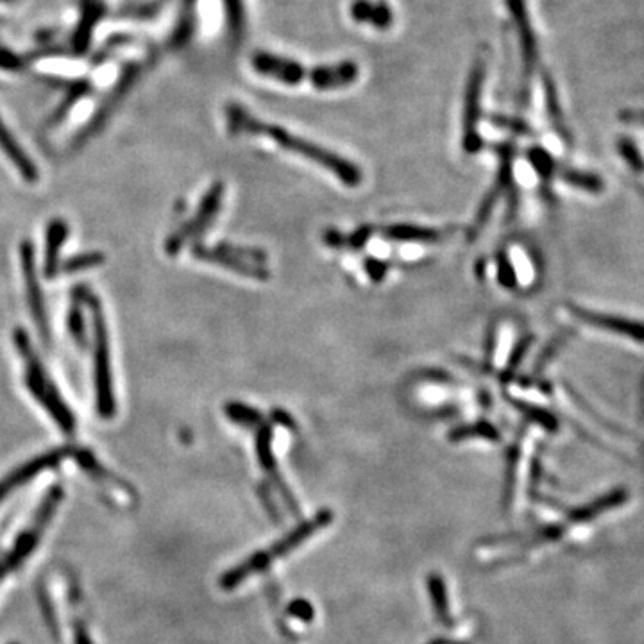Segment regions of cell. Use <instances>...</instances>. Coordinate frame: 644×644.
<instances>
[{
    "mask_svg": "<svg viewBox=\"0 0 644 644\" xmlns=\"http://www.w3.org/2000/svg\"><path fill=\"white\" fill-rule=\"evenodd\" d=\"M228 128L233 135L244 133V135H262L269 136L276 144L287 149L290 153L301 154L306 160L314 161L326 170H330L333 176L346 183L348 187H358L362 183V170L353 165L351 161L340 158L337 154L326 151L324 147L312 144L305 138L290 135L289 131L278 128V126H269L263 124L260 120L253 119L244 108L237 104L228 106Z\"/></svg>",
    "mask_w": 644,
    "mask_h": 644,
    "instance_id": "6da1fadb",
    "label": "cell"
},
{
    "mask_svg": "<svg viewBox=\"0 0 644 644\" xmlns=\"http://www.w3.org/2000/svg\"><path fill=\"white\" fill-rule=\"evenodd\" d=\"M13 339H15L18 353L22 356V362H24L27 390L47 410V414L52 417L54 423L60 426L63 433L74 435L76 433L74 414L65 405V401L61 398V394L56 389L54 382H52L51 376L45 371V367H43L40 358L34 351L29 335L24 330H17L13 335Z\"/></svg>",
    "mask_w": 644,
    "mask_h": 644,
    "instance_id": "7a4b0ae2",
    "label": "cell"
},
{
    "mask_svg": "<svg viewBox=\"0 0 644 644\" xmlns=\"http://www.w3.org/2000/svg\"><path fill=\"white\" fill-rule=\"evenodd\" d=\"M76 301L88 306L94 324V382L97 412L102 419H111L117 412L115 394H113V378H111L110 339L106 319L102 312L101 301L92 290L77 289Z\"/></svg>",
    "mask_w": 644,
    "mask_h": 644,
    "instance_id": "3957f363",
    "label": "cell"
},
{
    "mask_svg": "<svg viewBox=\"0 0 644 644\" xmlns=\"http://www.w3.org/2000/svg\"><path fill=\"white\" fill-rule=\"evenodd\" d=\"M331 521H333V512L331 510H321L310 521L297 526L290 534L280 539L278 543L272 544L269 550L258 551L255 555H251L249 559L244 560L242 564H238L237 568L229 569L228 573H224V577L221 578L222 589L231 591L247 578L253 577V575L260 573L265 568H269L274 560L292 553L301 544L305 543L306 539H310L319 530L331 525Z\"/></svg>",
    "mask_w": 644,
    "mask_h": 644,
    "instance_id": "277c9868",
    "label": "cell"
},
{
    "mask_svg": "<svg viewBox=\"0 0 644 644\" xmlns=\"http://www.w3.org/2000/svg\"><path fill=\"white\" fill-rule=\"evenodd\" d=\"M61 498H63V491H61L60 485H56L43 501L40 512L34 519L33 528L18 537L15 548L9 553L8 559L4 560V564L0 566V580L9 575L13 569H17L27 559V555H31V551L36 548V544L42 537L45 526L51 521L52 512L60 505Z\"/></svg>",
    "mask_w": 644,
    "mask_h": 644,
    "instance_id": "5b68a950",
    "label": "cell"
},
{
    "mask_svg": "<svg viewBox=\"0 0 644 644\" xmlns=\"http://www.w3.org/2000/svg\"><path fill=\"white\" fill-rule=\"evenodd\" d=\"M222 195H224V185L215 183L208 194L204 195L203 203L199 206V212L195 213L194 219L183 224L179 231H176L172 237L167 240V253L169 255H178L181 247L185 246L190 240L201 237L206 228L212 224L213 219L221 210Z\"/></svg>",
    "mask_w": 644,
    "mask_h": 644,
    "instance_id": "8992f818",
    "label": "cell"
},
{
    "mask_svg": "<svg viewBox=\"0 0 644 644\" xmlns=\"http://www.w3.org/2000/svg\"><path fill=\"white\" fill-rule=\"evenodd\" d=\"M20 262H22V276H24V283H26L27 305L31 308V314H33L34 322L40 330L42 339L49 344L51 342V328H49V319H47V310H45L42 287L38 281V272H36V265H34V249L31 242H22Z\"/></svg>",
    "mask_w": 644,
    "mask_h": 644,
    "instance_id": "52a82bcc",
    "label": "cell"
},
{
    "mask_svg": "<svg viewBox=\"0 0 644 644\" xmlns=\"http://www.w3.org/2000/svg\"><path fill=\"white\" fill-rule=\"evenodd\" d=\"M485 63L482 58L476 61L467 81L466 106H464V151L475 154L482 149V138L478 135V120H480V94H482Z\"/></svg>",
    "mask_w": 644,
    "mask_h": 644,
    "instance_id": "ba28073f",
    "label": "cell"
},
{
    "mask_svg": "<svg viewBox=\"0 0 644 644\" xmlns=\"http://www.w3.org/2000/svg\"><path fill=\"white\" fill-rule=\"evenodd\" d=\"M496 151H498L501 158L498 178H496V183H494L491 192L485 195V199H483L482 206H480L478 215H476L475 224H473V228L469 231V240L480 235L483 226L491 219L492 210H494V206L498 203L501 192L505 188L510 187V183H512V158H514L516 149H514V145L512 144H500L496 145Z\"/></svg>",
    "mask_w": 644,
    "mask_h": 644,
    "instance_id": "9c48e42d",
    "label": "cell"
},
{
    "mask_svg": "<svg viewBox=\"0 0 644 644\" xmlns=\"http://www.w3.org/2000/svg\"><path fill=\"white\" fill-rule=\"evenodd\" d=\"M70 455V450H56L51 451V453H45V455H40V457L34 458L31 462H27L22 467H18L17 471H13L11 475L6 476L2 482H0V503L8 498L11 492L18 489L20 485L33 480L34 476L40 475L45 469H51V467L58 466L63 458Z\"/></svg>",
    "mask_w": 644,
    "mask_h": 644,
    "instance_id": "30bf717a",
    "label": "cell"
},
{
    "mask_svg": "<svg viewBox=\"0 0 644 644\" xmlns=\"http://www.w3.org/2000/svg\"><path fill=\"white\" fill-rule=\"evenodd\" d=\"M253 67L262 76L278 79L285 85H299L305 77V68L292 60H285L269 52H256L253 56Z\"/></svg>",
    "mask_w": 644,
    "mask_h": 644,
    "instance_id": "8fae6325",
    "label": "cell"
},
{
    "mask_svg": "<svg viewBox=\"0 0 644 644\" xmlns=\"http://www.w3.org/2000/svg\"><path fill=\"white\" fill-rule=\"evenodd\" d=\"M194 256L197 260H203V262L208 263H217V265H221L224 269H231V271L238 272V274H242V276H246V278H253V280L265 281L271 278V274H269V271H267L263 265L246 262V260L237 258V256L222 253V251H219L217 247L212 249V247L195 246Z\"/></svg>",
    "mask_w": 644,
    "mask_h": 644,
    "instance_id": "7c38bea8",
    "label": "cell"
},
{
    "mask_svg": "<svg viewBox=\"0 0 644 644\" xmlns=\"http://www.w3.org/2000/svg\"><path fill=\"white\" fill-rule=\"evenodd\" d=\"M510 13L516 20L517 33L521 40V51H523V70H525V81L532 76L535 63H537V45H535L534 31L530 18L526 13L525 0H507Z\"/></svg>",
    "mask_w": 644,
    "mask_h": 644,
    "instance_id": "4fadbf2b",
    "label": "cell"
},
{
    "mask_svg": "<svg viewBox=\"0 0 644 644\" xmlns=\"http://www.w3.org/2000/svg\"><path fill=\"white\" fill-rule=\"evenodd\" d=\"M356 77H358V67L353 61H344V63H337V65L315 68L310 74L312 85L317 90L344 88V86L355 83Z\"/></svg>",
    "mask_w": 644,
    "mask_h": 644,
    "instance_id": "5bb4252c",
    "label": "cell"
},
{
    "mask_svg": "<svg viewBox=\"0 0 644 644\" xmlns=\"http://www.w3.org/2000/svg\"><path fill=\"white\" fill-rule=\"evenodd\" d=\"M70 455L76 458L77 464L85 469L88 475L94 478L95 482L102 483L106 489L115 492L117 496H122L124 500L131 498V489L126 483L120 482L117 476L110 475L104 467L95 460L94 455L90 451L85 450H70Z\"/></svg>",
    "mask_w": 644,
    "mask_h": 644,
    "instance_id": "9a60e30c",
    "label": "cell"
},
{
    "mask_svg": "<svg viewBox=\"0 0 644 644\" xmlns=\"http://www.w3.org/2000/svg\"><path fill=\"white\" fill-rule=\"evenodd\" d=\"M0 149L8 156V160L17 167L20 176L33 183L38 179V169L26 151L18 145L17 138L9 133L8 126L0 119Z\"/></svg>",
    "mask_w": 644,
    "mask_h": 644,
    "instance_id": "2e32d148",
    "label": "cell"
},
{
    "mask_svg": "<svg viewBox=\"0 0 644 644\" xmlns=\"http://www.w3.org/2000/svg\"><path fill=\"white\" fill-rule=\"evenodd\" d=\"M68 226L63 221H52L47 229V249H45V278L52 280L60 274V255L63 244L67 240Z\"/></svg>",
    "mask_w": 644,
    "mask_h": 644,
    "instance_id": "e0dca14e",
    "label": "cell"
},
{
    "mask_svg": "<svg viewBox=\"0 0 644 644\" xmlns=\"http://www.w3.org/2000/svg\"><path fill=\"white\" fill-rule=\"evenodd\" d=\"M383 235L390 240L398 242H423V244H432V242H441L450 235V231L437 228H421V226H410V224H396L383 229Z\"/></svg>",
    "mask_w": 644,
    "mask_h": 644,
    "instance_id": "ac0fdd59",
    "label": "cell"
},
{
    "mask_svg": "<svg viewBox=\"0 0 644 644\" xmlns=\"http://www.w3.org/2000/svg\"><path fill=\"white\" fill-rule=\"evenodd\" d=\"M256 451H258V458L262 462V466L274 476L276 483L280 485L281 492L289 498V503L294 507L292 503V496H290L289 491H285V485L281 483L280 476L276 475V460H274V453H272V430L267 426V424L262 423L258 426V435H256Z\"/></svg>",
    "mask_w": 644,
    "mask_h": 644,
    "instance_id": "d6986e66",
    "label": "cell"
},
{
    "mask_svg": "<svg viewBox=\"0 0 644 644\" xmlns=\"http://www.w3.org/2000/svg\"><path fill=\"white\" fill-rule=\"evenodd\" d=\"M351 15L358 22H369L380 29L389 27L392 22V15H390V9L387 6L373 4L367 0H356L351 8Z\"/></svg>",
    "mask_w": 644,
    "mask_h": 644,
    "instance_id": "ffe728a7",
    "label": "cell"
},
{
    "mask_svg": "<svg viewBox=\"0 0 644 644\" xmlns=\"http://www.w3.org/2000/svg\"><path fill=\"white\" fill-rule=\"evenodd\" d=\"M371 235H373V228L371 226L356 229L353 235H342L339 231L330 229V231L324 233V242H326V246L339 247V249H344V247H348V249H362Z\"/></svg>",
    "mask_w": 644,
    "mask_h": 644,
    "instance_id": "44dd1931",
    "label": "cell"
},
{
    "mask_svg": "<svg viewBox=\"0 0 644 644\" xmlns=\"http://www.w3.org/2000/svg\"><path fill=\"white\" fill-rule=\"evenodd\" d=\"M428 591L432 594L433 609L437 618L444 625H451L450 603H448V591L446 582L439 575L428 577Z\"/></svg>",
    "mask_w": 644,
    "mask_h": 644,
    "instance_id": "7402d4cb",
    "label": "cell"
},
{
    "mask_svg": "<svg viewBox=\"0 0 644 644\" xmlns=\"http://www.w3.org/2000/svg\"><path fill=\"white\" fill-rule=\"evenodd\" d=\"M102 11L104 9L99 4L88 6V9H86L85 17L79 22L76 34H74V49H76V52L86 51L88 42H90L92 33H94V27L97 26V22L102 18Z\"/></svg>",
    "mask_w": 644,
    "mask_h": 644,
    "instance_id": "603a6c76",
    "label": "cell"
},
{
    "mask_svg": "<svg viewBox=\"0 0 644 644\" xmlns=\"http://www.w3.org/2000/svg\"><path fill=\"white\" fill-rule=\"evenodd\" d=\"M625 500V494L623 492H612L611 496L603 498V500L594 501L589 507H582V509L573 510L571 512V519L577 521V523H582V521H589L593 517L600 516L605 510L612 509L616 507L619 503H623Z\"/></svg>",
    "mask_w": 644,
    "mask_h": 644,
    "instance_id": "cb8c5ba5",
    "label": "cell"
},
{
    "mask_svg": "<svg viewBox=\"0 0 644 644\" xmlns=\"http://www.w3.org/2000/svg\"><path fill=\"white\" fill-rule=\"evenodd\" d=\"M471 437H482V439H489V441H498L500 433L498 430L489 423H476L467 424V426H460L457 430L450 433L451 441H466Z\"/></svg>",
    "mask_w": 644,
    "mask_h": 644,
    "instance_id": "d4e9b609",
    "label": "cell"
},
{
    "mask_svg": "<svg viewBox=\"0 0 644 644\" xmlns=\"http://www.w3.org/2000/svg\"><path fill=\"white\" fill-rule=\"evenodd\" d=\"M224 412H226L228 419L242 424V426H256L258 428L263 423L262 414L258 410L242 405V403H228L224 407Z\"/></svg>",
    "mask_w": 644,
    "mask_h": 644,
    "instance_id": "484cf974",
    "label": "cell"
},
{
    "mask_svg": "<svg viewBox=\"0 0 644 644\" xmlns=\"http://www.w3.org/2000/svg\"><path fill=\"white\" fill-rule=\"evenodd\" d=\"M544 92H546V110L550 113L551 122L553 126L557 128V131H560V135L564 138H568V133H566V126L562 122V113H560L559 101H557V90H555V85L551 81L550 77H544Z\"/></svg>",
    "mask_w": 644,
    "mask_h": 644,
    "instance_id": "4316f807",
    "label": "cell"
},
{
    "mask_svg": "<svg viewBox=\"0 0 644 644\" xmlns=\"http://www.w3.org/2000/svg\"><path fill=\"white\" fill-rule=\"evenodd\" d=\"M102 262H104V256L101 253H85V255L74 256V258L67 260L61 265L60 271L65 272V274H76V272L97 267Z\"/></svg>",
    "mask_w": 644,
    "mask_h": 644,
    "instance_id": "83f0119b",
    "label": "cell"
},
{
    "mask_svg": "<svg viewBox=\"0 0 644 644\" xmlns=\"http://www.w3.org/2000/svg\"><path fill=\"white\" fill-rule=\"evenodd\" d=\"M496 262H498V280H500L501 285L505 289L516 290L517 274L514 271V267H512V263H510L509 256L505 255V253H500L496 258Z\"/></svg>",
    "mask_w": 644,
    "mask_h": 644,
    "instance_id": "f1b7e54d",
    "label": "cell"
},
{
    "mask_svg": "<svg viewBox=\"0 0 644 644\" xmlns=\"http://www.w3.org/2000/svg\"><path fill=\"white\" fill-rule=\"evenodd\" d=\"M226 2V11H228V24L231 33L235 38L242 34V26H244V8L240 0H224Z\"/></svg>",
    "mask_w": 644,
    "mask_h": 644,
    "instance_id": "f546056e",
    "label": "cell"
},
{
    "mask_svg": "<svg viewBox=\"0 0 644 644\" xmlns=\"http://www.w3.org/2000/svg\"><path fill=\"white\" fill-rule=\"evenodd\" d=\"M530 342H532V339H523L517 344L516 349L512 351V356H510V362L507 365V369H505V373L501 374V382H510V378L514 376L517 367H519L521 360H523V356H525L526 351L530 348Z\"/></svg>",
    "mask_w": 644,
    "mask_h": 644,
    "instance_id": "4dcf8cb0",
    "label": "cell"
},
{
    "mask_svg": "<svg viewBox=\"0 0 644 644\" xmlns=\"http://www.w3.org/2000/svg\"><path fill=\"white\" fill-rule=\"evenodd\" d=\"M287 612L292 618L301 619L305 623H310L315 618V609L312 607V603L306 602V600H294L290 603Z\"/></svg>",
    "mask_w": 644,
    "mask_h": 644,
    "instance_id": "1f68e13d",
    "label": "cell"
},
{
    "mask_svg": "<svg viewBox=\"0 0 644 644\" xmlns=\"http://www.w3.org/2000/svg\"><path fill=\"white\" fill-rule=\"evenodd\" d=\"M512 405L519 408L523 414H526L530 419H534L537 423L544 424V426H555V421H553L551 417H548V414H546L544 410H541V408L526 405V403H521V401H517V399H512Z\"/></svg>",
    "mask_w": 644,
    "mask_h": 644,
    "instance_id": "d6a6232c",
    "label": "cell"
},
{
    "mask_svg": "<svg viewBox=\"0 0 644 644\" xmlns=\"http://www.w3.org/2000/svg\"><path fill=\"white\" fill-rule=\"evenodd\" d=\"M389 269V263L382 262V260H376V258H367L365 260V272L374 283H380V281L385 280V276L389 274Z\"/></svg>",
    "mask_w": 644,
    "mask_h": 644,
    "instance_id": "836d02e7",
    "label": "cell"
},
{
    "mask_svg": "<svg viewBox=\"0 0 644 644\" xmlns=\"http://www.w3.org/2000/svg\"><path fill=\"white\" fill-rule=\"evenodd\" d=\"M492 122L496 126H500L501 129L514 131L517 135H530L532 133V129L528 128L523 120L507 119V117H492Z\"/></svg>",
    "mask_w": 644,
    "mask_h": 644,
    "instance_id": "e575fe53",
    "label": "cell"
},
{
    "mask_svg": "<svg viewBox=\"0 0 644 644\" xmlns=\"http://www.w3.org/2000/svg\"><path fill=\"white\" fill-rule=\"evenodd\" d=\"M68 324H70V333L76 337L79 344H83V340H85V319H83V315L77 308L74 312H70Z\"/></svg>",
    "mask_w": 644,
    "mask_h": 644,
    "instance_id": "d590c367",
    "label": "cell"
},
{
    "mask_svg": "<svg viewBox=\"0 0 644 644\" xmlns=\"http://www.w3.org/2000/svg\"><path fill=\"white\" fill-rule=\"evenodd\" d=\"M0 67L17 68L20 67V61L17 60V56H13V54H9L6 51H0Z\"/></svg>",
    "mask_w": 644,
    "mask_h": 644,
    "instance_id": "8d00e7d4",
    "label": "cell"
},
{
    "mask_svg": "<svg viewBox=\"0 0 644 644\" xmlns=\"http://www.w3.org/2000/svg\"><path fill=\"white\" fill-rule=\"evenodd\" d=\"M272 417H274V421H276V423H281L283 426H292V428H294V423H292V419H290L289 414H285V412H281V410H276V412L272 414Z\"/></svg>",
    "mask_w": 644,
    "mask_h": 644,
    "instance_id": "74e56055",
    "label": "cell"
},
{
    "mask_svg": "<svg viewBox=\"0 0 644 644\" xmlns=\"http://www.w3.org/2000/svg\"><path fill=\"white\" fill-rule=\"evenodd\" d=\"M0 2H13V0H0Z\"/></svg>",
    "mask_w": 644,
    "mask_h": 644,
    "instance_id": "f35d334b",
    "label": "cell"
}]
</instances>
